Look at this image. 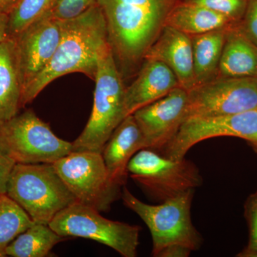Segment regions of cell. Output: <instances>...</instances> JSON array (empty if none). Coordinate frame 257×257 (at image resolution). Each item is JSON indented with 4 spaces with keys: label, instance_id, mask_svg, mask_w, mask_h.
I'll use <instances>...</instances> for the list:
<instances>
[{
    "label": "cell",
    "instance_id": "1",
    "mask_svg": "<svg viewBox=\"0 0 257 257\" xmlns=\"http://www.w3.org/2000/svg\"><path fill=\"white\" fill-rule=\"evenodd\" d=\"M182 0H96L105 18L108 39L121 76L140 68Z\"/></svg>",
    "mask_w": 257,
    "mask_h": 257
},
{
    "label": "cell",
    "instance_id": "2",
    "mask_svg": "<svg viewBox=\"0 0 257 257\" xmlns=\"http://www.w3.org/2000/svg\"><path fill=\"white\" fill-rule=\"evenodd\" d=\"M110 48L105 18L97 3L77 18L63 21L57 50L45 69L24 89L20 109L65 74L80 72L94 80L99 58Z\"/></svg>",
    "mask_w": 257,
    "mask_h": 257
},
{
    "label": "cell",
    "instance_id": "3",
    "mask_svg": "<svg viewBox=\"0 0 257 257\" xmlns=\"http://www.w3.org/2000/svg\"><path fill=\"white\" fill-rule=\"evenodd\" d=\"M194 190L182 193L157 205L146 204L126 187L123 202L146 224L152 234V254L157 257H186L199 249L202 239L191 218Z\"/></svg>",
    "mask_w": 257,
    "mask_h": 257
},
{
    "label": "cell",
    "instance_id": "4",
    "mask_svg": "<svg viewBox=\"0 0 257 257\" xmlns=\"http://www.w3.org/2000/svg\"><path fill=\"white\" fill-rule=\"evenodd\" d=\"M6 194L40 224H50L60 211L77 202L53 164H15Z\"/></svg>",
    "mask_w": 257,
    "mask_h": 257
},
{
    "label": "cell",
    "instance_id": "5",
    "mask_svg": "<svg viewBox=\"0 0 257 257\" xmlns=\"http://www.w3.org/2000/svg\"><path fill=\"white\" fill-rule=\"evenodd\" d=\"M94 81L92 114L82 133L72 143V152L101 153L115 128L126 117L125 87L111 48L99 58Z\"/></svg>",
    "mask_w": 257,
    "mask_h": 257
},
{
    "label": "cell",
    "instance_id": "6",
    "mask_svg": "<svg viewBox=\"0 0 257 257\" xmlns=\"http://www.w3.org/2000/svg\"><path fill=\"white\" fill-rule=\"evenodd\" d=\"M72 150L32 109L0 123V152L16 164H53Z\"/></svg>",
    "mask_w": 257,
    "mask_h": 257
},
{
    "label": "cell",
    "instance_id": "7",
    "mask_svg": "<svg viewBox=\"0 0 257 257\" xmlns=\"http://www.w3.org/2000/svg\"><path fill=\"white\" fill-rule=\"evenodd\" d=\"M49 226L62 237L85 238L109 246L124 257L138 255L140 228L106 219L78 202L60 211Z\"/></svg>",
    "mask_w": 257,
    "mask_h": 257
},
{
    "label": "cell",
    "instance_id": "8",
    "mask_svg": "<svg viewBox=\"0 0 257 257\" xmlns=\"http://www.w3.org/2000/svg\"><path fill=\"white\" fill-rule=\"evenodd\" d=\"M128 174L152 197L164 202L200 187L202 177L190 161L172 160L155 150L143 149L127 166Z\"/></svg>",
    "mask_w": 257,
    "mask_h": 257
},
{
    "label": "cell",
    "instance_id": "9",
    "mask_svg": "<svg viewBox=\"0 0 257 257\" xmlns=\"http://www.w3.org/2000/svg\"><path fill=\"white\" fill-rule=\"evenodd\" d=\"M53 165L81 204L100 212L107 211L119 197L121 186L111 180L101 153L72 152Z\"/></svg>",
    "mask_w": 257,
    "mask_h": 257
},
{
    "label": "cell",
    "instance_id": "10",
    "mask_svg": "<svg viewBox=\"0 0 257 257\" xmlns=\"http://www.w3.org/2000/svg\"><path fill=\"white\" fill-rule=\"evenodd\" d=\"M254 109H257V78L218 77L187 91L184 120Z\"/></svg>",
    "mask_w": 257,
    "mask_h": 257
},
{
    "label": "cell",
    "instance_id": "11",
    "mask_svg": "<svg viewBox=\"0 0 257 257\" xmlns=\"http://www.w3.org/2000/svg\"><path fill=\"white\" fill-rule=\"evenodd\" d=\"M219 137H234L253 143L257 140V109L224 116L184 120L163 150L164 156L182 160L197 144Z\"/></svg>",
    "mask_w": 257,
    "mask_h": 257
},
{
    "label": "cell",
    "instance_id": "12",
    "mask_svg": "<svg viewBox=\"0 0 257 257\" xmlns=\"http://www.w3.org/2000/svg\"><path fill=\"white\" fill-rule=\"evenodd\" d=\"M62 29L63 21L54 18L49 13L13 38L22 93L52 60L60 43Z\"/></svg>",
    "mask_w": 257,
    "mask_h": 257
},
{
    "label": "cell",
    "instance_id": "13",
    "mask_svg": "<svg viewBox=\"0 0 257 257\" xmlns=\"http://www.w3.org/2000/svg\"><path fill=\"white\" fill-rule=\"evenodd\" d=\"M187 102V91L179 87L134 113L146 149H162L175 136L184 121Z\"/></svg>",
    "mask_w": 257,
    "mask_h": 257
},
{
    "label": "cell",
    "instance_id": "14",
    "mask_svg": "<svg viewBox=\"0 0 257 257\" xmlns=\"http://www.w3.org/2000/svg\"><path fill=\"white\" fill-rule=\"evenodd\" d=\"M138 77L124 91L126 116L143 106L168 94L180 87L175 73L166 64L157 60H145Z\"/></svg>",
    "mask_w": 257,
    "mask_h": 257
},
{
    "label": "cell",
    "instance_id": "15",
    "mask_svg": "<svg viewBox=\"0 0 257 257\" xmlns=\"http://www.w3.org/2000/svg\"><path fill=\"white\" fill-rule=\"evenodd\" d=\"M145 60L166 64L175 73L180 87L186 91L195 87L192 39L189 35L166 25L147 52Z\"/></svg>",
    "mask_w": 257,
    "mask_h": 257
},
{
    "label": "cell",
    "instance_id": "16",
    "mask_svg": "<svg viewBox=\"0 0 257 257\" xmlns=\"http://www.w3.org/2000/svg\"><path fill=\"white\" fill-rule=\"evenodd\" d=\"M146 149V143L133 114L120 123L101 152L111 180L123 186L127 177L130 160L140 150Z\"/></svg>",
    "mask_w": 257,
    "mask_h": 257
},
{
    "label": "cell",
    "instance_id": "17",
    "mask_svg": "<svg viewBox=\"0 0 257 257\" xmlns=\"http://www.w3.org/2000/svg\"><path fill=\"white\" fill-rule=\"evenodd\" d=\"M239 23L226 32L218 77L257 78V46L241 33Z\"/></svg>",
    "mask_w": 257,
    "mask_h": 257
},
{
    "label": "cell",
    "instance_id": "18",
    "mask_svg": "<svg viewBox=\"0 0 257 257\" xmlns=\"http://www.w3.org/2000/svg\"><path fill=\"white\" fill-rule=\"evenodd\" d=\"M21 96L15 41L8 37L0 44V123L18 114Z\"/></svg>",
    "mask_w": 257,
    "mask_h": 257
},
{
    "label": "cell",
    "instance_id": "19",
    "mask_svg": "<svg viewBox=\"0 0 257 257\" xmlns=\"http://www.w3.org/2000/svg\"><path fill=\"white\" fill-rule=\"evenodd\" d=\"M237 23L213 10L182 0L171 12L166 25L192 37L229 28Z\"/></svg>",
    "mask_w": 257,
    "mask_h": 257
},
{
    "label": "cell",
    "instance_id": "20",
    "mask_svg": "<svg viewBox=\"0 0 257 257\" xmlns=\"http://www.w3.org/2000/svg\"><path fill=\"white\" fill-rule=\"evenodd\" d=\"M229 28L191 37L196 85L210 82L218 77L226 32Z\"/></svg>",
    "mask_w": 257,
    "mask_h": 257
},
{
    "label": "cell",
    "instance_id": "21",
    "mask_svg": "<svg viewBox=\"0 0 257 257\" xmlns=\"http://www.w3.org/2000/svg\"><path fill=\"white\" fill-rule=\"evenodd\" d=\"M63 240L49 224L35 222L10 243L5 252L12 257L47 256L54 246Z\"/></svg>",
    "mask_w": 257,
    "mask_h": 257
},
{
    "label": "cell",
    "instance_id": "22",
    "mask_svg": "<svg viewBox=\"0 0 257 257\" xmlns=\"http://www.w3.org/2000/svg\"><path fill=\"white\" fill-rule=\"evenodd\" d=\"M34 223L18 203L0 194V257L7 256V247Z\"/></svg>",
    "mask_w": 257,
    "mask_h": 257
},
{
    "label": "cell",
    "instance_id": "23",
    "mask_svg": "<svg viewBox=\"0 0 257 257\" xmlns=\"http://www.w3.org/2000/svg\"><path fill=\"white\" fill-rule=\"evenodd\" d=\"M57 0H21L9 15L8 37L15 38L32 23L50 13Z\"/></svg>",
    "mask_w": 257,
    "mask_h": 257
},
{
    "label": "cell",
    "instance_id": "24",
    "mask_svg": "<svg viewBox=\"0 0 257 257\" xmlns=\"http://www.w3.org/2000/svg\"><path fill=\"white\" fill-rule=\"evenodd\" d=\"M201 5L239 23L244 15L248 0H183Z\"/></svg>",
    "mask_w": 257,
    "mask_h": 257
},
{
    "label": "cell",
    "instance_id": "25",
    "mask_svg": "<svg viewBox=\"0 0 257 257\" xmlns=\"http://www.w3.org/2000/svg\"><path fill=\"white\" fill-rule=\"evenodd\" d=\"M95 3L96 0H57L50 13L54 18L66 21L82 15Z\"/></svg>",
    "mask_w": 257,
    "mask_h": 257
},
{
    "label": "cell",
    "instance_id": "26",
    "mask_svg": "<svg viewBox=\"0 0 257 257\" xmlns=\"http://www.w3.org/2000/svg\"><path fill=\"white\" fill-rule=\"evenodd\" d=\"M238 28L257 46V0H248L244 15L238 24Z\"/></svg>",
    "mask_w": 257,
    "mask_h": 257
},
{
    "label": "cell",
    "instance_id": "27",
    "mask_svg": "<svg viewBox=\"0 0 257 257\" xmlns=\"http://www.w3.org/2000/svg\"><path fill=\"white\" fill-rule=\"evenodd\" d=\"M15 162L0 152V194L7 193L8 180Z\"/></svg>",
    "mask_w": 257,
    "mask_h": 257
},
{
    "label": "cell",
    "instance_id": "28",
    "mask_svg": "<svg viewBox=\"0 0 257 257\" xmlns=\"http://www.w3.org/2000/svg\"><path fill=\"white\" fill-rule=\"evenodd\" d=\"M250 240L248 250L257 253V198L253 199L249 208Z\"/></svg>",
    "mask_w": 257,
    "mask_h": 257
},
{
    "label": "cell",
    "instance_id": "29",
    "mask_svg": "<svg viewBox=\"0 0 257 257\" xmlns=\"http://www.w3.org/2000/svg\"><path fill=\"white\" fill-rule=\"evenodd\" d=\"M9 15L0 13V44L8 37Z\"/></svg>",
    "mask_w": 257,
    "mask_h": 257
},
{
    "label": "cell",
    "instance_id": "30",
    "mask_svg": "<svg viewBox=\"0 0 257 257\" xmlns=\"http://www.w3.org/2000/svg\"><path fill=\"white\" fill-rule=\"evenodd\" d=\"M21 0H0V13L10 15Z\"/></svg>",
    "mask_w": 257,
    "mask_h": 257
},
{
    "label": "cell",
    "instance_id": "31",
    "mask_svg": "<svg viewBox=\"0 0 257 257\" xmlns=\"http://www.w3.org/2000/svg\"><path fill=\"white\" fill-rule=\"evenodd\" d=\"M252 143L253 144V145H255V146L257 147V140H256V141L253 142V143Z\"/></svg>",
    "mask_w": 257,
    "mask_h": 257
}]
</instances>
